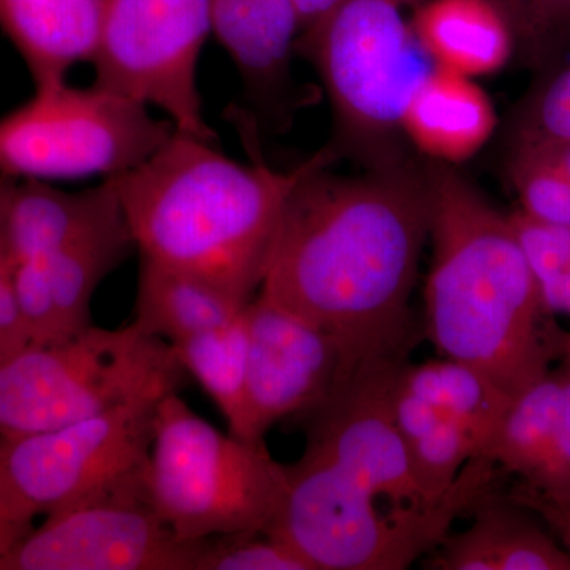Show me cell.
Segmentation results:
<instances>
[{"label":"cell","mask_w":570,"mask_h":570,"mask_svg":"<svg viewBox=\"0 0 570 570\" xmlns=\"http://www.w3.org/2000/svg\"><path fill=\"white\" fill-rule=\"evenodd\" d=\"M409 354L362 363L302 415L305 452L287 468L276 534L317 570H404L436 549L461 513L493 490L497 466L472 459L430 504L392 417Z\"/></svg>","instance_id":"cell-1"},{"label":"cell","mask_w":570,"mask_h":570,"mask_svg":"<svg viewBox=\"0 0 570 570\" xmlns=\"http://www.w3.org/2000/svg\"><path fill=\"white\" fill-rule=\"evenodd\" d=\"M326 151L292 190L257 295L336 337L352 367L409 354L412 291L431 232L426 179L400 168L326 174Z\"/></svg>","instance_id":"cell-2"},{"label":"cell","mask_w":570,"mask_h":570,"mask_svg":"<svg viewBox=\"0 0 570 570\" xmlns=\"http://www.w3.org/2000/svg\"><path fill=\"white\" fill-rule=\"evenodd\" d=\"M428 183L434 250L425 287L426 336L444 358L478 367L519 396L562 358L569 333L543 305L509 217L442 165Z\"/></svg>","instance_id":"cell-3"},{"label":"cell","mask_w":570,"mask_h":570,"mask_svg":"<svg viewBox=\"0 0 570 570\" xmlns=\"http://www.w3.org/2000/svg\"><path fill=\"white\" fill-rule=\"evenodd\" d=\"M325 153L277 171L236 163L214 141L175 129L145 163L111 183L141 261L250 302L287 198Z\"/></svg>","instance_id":"cell-4"},{"label":"cell","mask_w":570,"mask_h":570,"mask_svg":"<svg viewBox=\"0 0 570 570\" xmlns=\"http://www.w3.org/2000/svg\"><path fill=\"white\" fill-rule=\"evenodd\" d=\"M146 497L183 540L268 531L287 491V468L265 441L223 433L179 393L157 404Z\"/></svg>","instance_id":"cell-5"},{"label":"cell","mask_w":570,"mask_h":570,"mask_svg":"<svg viewBox=\"0 0 570 570\" xmlns=\"http://www.w3.org/2000/svg\"><path fill=\"white\" fill-rule=\"evenodd\" d=\"M186 373L170 344L130 324L89 325L59 343L28 346L0 365V438L26 436L130 401L179 393Z\"/></svg>","instance_id":"cell-6"},{"label":"cell","mask_w":570,"mask_h":570,"mask_svg":"<svg viewBox=\"0 0 570 570\" xmlns=\"http://www.w3.org/2000/svg\"><path fill=\"white\" fill-rule=\"evenodd\" d=\"M94 81L36 88L0 118V176L37 181L118 178L175 132L164 116Z\"/></svg>","instance_id":"cell-7"},{"label":"cell","mask_w":570,"mask_h":570,"mask_svg":"<svg viewBox=\"0 0 570 570\" xmlns=\"http://www.w3.org/2000/svg\"><path fill=\"white\" fill-rule=\"evenodd\" d=\"M406 2L341 0L298 43L324 81L341 132L381 159L409 97L434 69L404 18Z\"/></svg>","instance_id":"cell-8"},{"label":"cell","mask_w":570,"mask_h":570,"mask_svg":"<svg viewBox=\"0 0 570 570\" xmlns=\"http://www.w3.org/2000/svg\"><path fill=\"white\" fill-rule=\"evenodd\" d=\"M160 400L130 401L56 430L0 438V464L36 515L146 494Z\"/></svg>","instance_id":"cell-9"},{"label":"cell","mask_w":570,"mask_h":570,"mask_svg":"<svg viewBox=\"0 0 570 570\" xmlns=\"http://www.w3.org/2000/svg\"><path fill=\"white\" fill-rule=\"evenodd\" d=\"M209 33V0H110L96 82L159 111L179 132L214 141L198 89Z\"/></svg>","instance_id":"cell-10"},{"label":"cell","mask_w":570,"mask_h":570,"mask_svg":"<svg viewBox=\"0 0 570 570\" xmlns=\"http://www.w3.org/2000/svg\"><path fill=\"white\" fill-rule=\"evenodd\" d=\"M195 561L197 539H179L137 493L47 515L0 570H195Z\"/></svg>","instance_id":"cell-11"},{"label":"cell","mask_w":570,"mask_h":570,"mask_svg":"<svg viewBox=\"0 0 570 570\" xmlns=\"http://www.w3.org/2000/svg\"><path fill=\"white\" fill-rule=\"evenodd\" d=\"M246 322L247 441L257 442L281 420L324 403L355 367L336 337L264 296L250 299Z\"/></svg>","instance_id":"cell-12"},{"label":"cell","mask_w":570,"mask_h":570,"mask_svg":"<svg viewBox=\"0 0 570 570\" xmlns=\"http://www.w3.org/2000/svg\"><path fill=\"white\" fill-rule=\"evenodd\" d=\"M110 0H0V31L20 52L36 88L67 81L91 62Z\"/></svg>","instance_id":"cell-13"},{"label":"cell","mask_w":570,"mask_h":570,"mask_svg":"<svg viewBox=\"0 0 570 570\" xmlns=\"http://www.w3.org/2000/svg\"><path fill=\"white\" fill-rule=\"evenodd\" d=\"M466 531L445 535L428 553L434 570H570V554L530 510L493 490L480 499Z\"/></svg>","instance_id":"cell-14"},{"label":"cell","mask_w":570,"mask_h":570,"mask_svg":"<svg viewBox=\"0 0 570 570\" xmlns=\"http://www.w3.org/2000/svg\"><path fill=\"white\" fill-rule=\"evenodd\" d=\"M121 214L111 179L81 193L37 179H11L6 202L10 264L40 261Z\"/></svg>","instance_id":"cell-15"},{"label":"cell","mask_w":570,"mask_h":570,"mask_svg":"<svg viewBox=\"0 0 570 570\" xmlns=\"http://www.w3.org/2000/svg\"><path fill=\"white\" fill-rule=\"evenodd\" d=\"M497 112L472 78L434 67L409 97L401 130L439 163L459 164L485 146Z\"/></svg>","instance_id":"cell-16"},{"label":"cell","mask_w":570,"mask_h":570,"mask_svg":"<svg viewBox=\"0 0 570 570\" xmlns=\"http://www.w3.org/2000/svg\"><path fill=\"white\" fill-rule=\"evenodd\" d=\"M411 28L434 67L469 78L502 69L512 52V33L493 0H428Z\"/></svg>","instance_id":"cell-17"},{"label":"cell","mask_w":570,"mask_h":570,"mask_svg":"<svg viewBox=\"0 0 570 570\" xmlns=\"http://www.w3.org/2000/svg\"><path fill=\"white\" fill-rule=\"evenodd\" d=\"M247 305L209 281L140 258L132 324L146 335L174 344L230 324Z\"/></svg>","instance_id":"cell-18"},{"label":"cell","mask_w":570,"mask_h":570,"mask_svg":"<svg viewBox=\"0 0 570 570\" xmlns=\"http://www.w3.org/2000/svg\"><path fill=\"white\" fill-rule=\"evenodd\" d=\"M209 17L212 33L247 81L283 77L302 29L294 0H209Z\"/></svg>","instance_id":"cell-19"},{"label":"cell","mask_w":570,"mask_h":570,"mask_svg":"<svg viewBox=\"0 0 570 570\" xmlns=\"http://www.w3.org/2000/svg\"><path fill=\"white\" fill-rule=\"evenodd\" d=\"M134 250V238L121 214L47 257L32 261L50 287L62 340L92 324L91 302L97 287Z\"/></svg>","instance_id":"cell-20"},{"label":"cell","mask_w":570,"mask_h":570,"mask_svg":"<svg viewBox=\"0 0 570 570\" xmlns=\"http://www.w3.org/2000/svg\"><path fill=\"white\" fill-rule=\"evenodd\" d=\"M403 379L412 392L456 423L474 448L475 459H487L513 397L478 367L444 358L407 365Z\"/></svg>","instance_id":"cell-21"},{"label":"cell","mask_w":570,"mask_h":570,"mask_svg":"<svg viewBox=\"0 0 570 570\" xmlns=\"http://www.w3.org/2000/svg\"><path fill=\"white\" fill-rule=\"evenodd\" d=\"M170 346L189 377L198 382L223 412L228 431L247 441L246 381L249 336L246 309L228 325L184 337Z\"/></svg>","instance_id":"cell-22"},{"label":"cell","mask_w":570,"mask_h":570,"mask_svg":"<svg viewBox=\"0 0 570 570\" xmlns=\"http://www.w3.org/2000/svg\"><path fill=\"white\" fill-rule=\"evenodd\" d=\"M564 376L547 374L513 397L487 460L528 480L542 463L560 425Z\"/></svg>","instance_id":"cell-23"},{"label":"cell","mask_w":570,"mask_h":570,"mask_svg":"<svg viewBox=\"0 0 570 570\" xmlns=\"http://www.w3.org/2000/svg\"><path fill=\"white\" fill-rule=\"evenodd\" d=\"M195 570H314L283 539L268 531H239L197 539Z\"/></svg>","instance_id":"cell-24"},{"label":"cell","mask_w":570,"mask_h":570,"mask_svg":"<svg viewBox=\"0 0 570 570\" xmlns=\"http://www.w3.org/2000/svg\"><path fill=\"white\" fill-rule=\"evenodd\" d=\"M412 475L430 504H438L452 489L474 448L456 423L442 417L426 434L406 444Z\"/></svg>","instance_id":"cell-25"},{"label":"cell","mask_w":570,"mask_h":570,"mask_svg":"<svg viewBox=\"0 0 570 570\" xmlns=\"http://www.w3.org/2000/svg\"><path fill=\"white\" fill-rule=\"evenodd\" d=\"M521 212L540 223L570 225V183L530 146H520L512 165Z\"/></svg>","instance_id":"cell-26"},{"label":"cell","mask_w":570,"mask_h":570,"mask_svg":"<svg viewBox=\"0 0 570 570\" xmlns=\"http://www.w3.org/2000/svg\"><path fill=\"white\" fill-rule=\"evenodd\" d=\"M508 217L539 285L570 268V225L540 223L523 212Z\"/></svg>","instance_id":"cell-27"},{"label":"cell","mask_w":570,"mask_h":570,"mask_svg":"<svg viewBox=\"0 0 570 570\" xmlns=\"http://www.w3.org/2000/svg\"><path fill=\"white\" fill-rule=\"evenodd\" d=\"M561 373L564 376V400L560 425L542 463L523 482L549 497H570V376L564 371Z\"/></svg>","instance_id":"cell-28"},{"label":"cell","mask_w":570,"mask_h":570,"mask_svg":"<svg viewBox=\"0 0 570 570\" xmlns=\"http://www.w3.org/2000/svg\"><path fill=\"white\" fill-rule=\"evenodd\" d=\"M392 417L404 444H409L426 434L442 419V415L433 404L428 403L407 387L401 371L392 393Z\"/></svg>","instance_id":"cell-29"},{"label":"cell","mask_w":570,"mask_h":570,"mask_svg":"<svg viewBox=\"0 0 570 570\" xmlns=\"http://www.w3.org/2000/svg\"><path fill=\"white\" fill-rule=\"evenodd\" d=\"M524 140L570 142V67L547 89L539 107V129Z\"/></svg>","instance_id":"cell-30"},{"label":"cell","mask_w":570,"mask_h":570,"mask_svg":"<svg viewBox=\"0 0 570 570\" xmlns=\"http://www.w3.org/2000/svg\"><path fill=\"white\" fill-rule=\"evenodd\" d=\"M505 497L546 521L554 538L560 540L562 549L570 554V497H549L527 483L517 487Z\"/></svg>","instance_id":"cell-31"},{"label":"cell","mask_w":570,"mask_h":570,"mask_svg":"<svg viewBox=\"0 0 570 570\" xmlns=\"http://www.w3.org/2000/svg\"><path fill=\"white\" fill-rule=\"evenodd\" d=\"M36 517L14 491L0 464V558L31 532Z\"/></svg>","instance_id":"cell-32"},{"label":"cell","mask_w":570,"mask_h":570,"mask_svg":"<svg viewBox=\"0 0 570 570\" xmlns=\"http://www.w3.org/2000/svg\"><path fill=\"white\" fill-rule=\"evenodd\" d=\"M31 344L14 296L10 272L0 275V365Z\"/></svg>","instance_id":"cell-33"},{"label":"cell","mask_w":570,"mask_h":570,"mask_svg":"<svg viewBox=\"0 0 570 570\" xmlns=\"http://www.w3.org/2000/svg\"><path fill=\"white\" fill-rule=\"evenodd\" d=\"M530 14L540 31L570 32V0H530Z\"/></svg>","instance_id":"cell-34"},{"label":"cell","mask_w":570,"mask_h":570,"mask_svg":"<svg viewBox=\"0 0 570 570\" xmlns=\"http://www.w3.org/2000/svg\"><path fill=\"white\" fill-rule=\"evenodd\" d=\"M540 294L551 316L561 314L570 317V268L554 276L553 279L540 284Z\"/></svg>","instance_id":"cell-35"},{"label":"cell","mask_w":570,"mask_h":570,"mask_svg":"<svg viewBox=\"0 0 570 570\" xmlns=\"http://www.w3.org/2000/svg\"><path fill=\"white\" fill-rule=\"evenodd\" d=\"M521 145L530 146L540 156L546 157L550 164L570 183V142H547L538 140H523Z\"/></svg>","instance_id":"cell-36"},{"label":"cell","mask_w":570,"mask_h":570,"mask_svg":"<svg viewBox=\"0 0 570 570\" xmlns=\"http://www.w3.org/2000/svg\"><path fill=\"white\" fill-rule=\"evenodd\" d=\"M340 2L341 0H294L303 31L321 21Z\"/></svg>","instance_id":"cell-37"},{"label":"cell","mask_w":570,"mask_h":570,"mask_svg":"<svg viewBox=\"0 0 570 570\" xmlns=\"http://www.w3.org/2000/svg\"><path fill=\"white\" fill-rule=\"evenodd\" d=\"M561 360L564 362V367H562V371L568 373L570 376V333L568 335V340H566L564 354H562Z\"/></svg>","instance_id":"cell-38"}]
</instances>
